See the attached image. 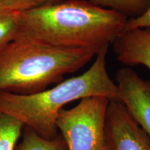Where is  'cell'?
<instances>
[{
    "label": "cell",
    "mask_w": 150,
    "mask_h": 150,
    "mask_svg": "<svg viewBox=\"0 0 150 150\" xmlns=\"http://www.w3.org/2000/svg\"><path fill=\"white\" fill-rule=\"evenodd\" d=\"M21 137L22 140L17 144L15 150H68L60 133L52 139H45L33 129L24 126Z\"/></svg>",
    "instance_id": "ba28073f"
},
{
    "label": "cell",
    "mask_w": 150,
    "mask_h": 150,
    "mask_svg": "<svg viewBox=\"0 0 150 150\" xmlns=\"http://www.w3.org/2000/svg\"><path fill=\"white\" fill-rule=\"evenodd\" d=\"M98 52L47 45L20 32L0 52V92L39 93L76 72Z\"/></svg>",
    "instance_id": "3957f363"
},
{
    "label": "cell",
    "mask_w": 150,
    "mask_h": 150,
    "mask_svg": "<svg viewBox=\"0 0 150 150\" xmlns=\"http://www.w3.org/2000/svg\"><path fill=\"white\" fill-rule=\"evenodd\" d=\"M24 127L14 117L0 113V150H15Z\"/></svg>",
    "instance_id": "30bf717a"
},
{
    "label": "cell",
    "mask_w": 150,
    "mask_h": 150,
    "mask_svg": "<svg viewBox=\"0 0 150 150\" xmlns=\"http://www.w3.org/2000/svg\"><path fill=\"white\" fill-rule=\"evenodd\" d=\"M108 48L97 53L91 67L83 74L51 88L31 95L0 92V113L14 117L45 139L55 138L59 133L56 120L65 105L93 96L118 99L117 85L107 71Z\"/></svg>",
    "instance_id": "7a4b0ae2"
},
{
    "label": "cell",
    "mask_w": 150,
    "mask_h": 150,
    "mask_svg": "<svg viewBox=\"0 0 150 150\" xmlns=\"http://www.w3.org/2000/svg\"><path fill=\"white\" fill-rule=\"evenodd\" d=\"M18 13L0 16V52L20 33Z\"/></svg>",
    "instance_id": "7c38bea8"
},
{
    "label": "cell",
    "mask_w": 150,
    "mask_h": 150,
    "mask_svg": "<svg viewBox=\"0 0 150 150\" xmlns=\"http://www.w3.org/2000/svg\"><path fill=\"white\" fill-rule=\"evenodd\" d=\"M128 18L88 0H64L18 15L20 32L56 47L99 52L125 31Z\"/></svg>",
    "instance_id": "6da1fadb"
},
{
    "label": "cell",
    "mask_w": 150,
    "mask_h": 150,
    "mask_svg": "<svg viewBox=\"0 0 150 150\" xmlns=\"http://www.w3.org/2000/svg\"><path fill=\"white\" fill-rule=\"evenodd\" d=\"M64 0H0V16L54 4Z\"/></svg>",
    "instance_id": "8fae6325"
},
{
    "label": "cell",
    "mask_w": 150,
    "mask_h": 150,
    "mask_svg": "<svg viewBox=\"0 0 150 150\" xmlns=\"http://www.w3.org/2000/svg\"><path fill=\"white\" fill-rule=\"evenodd\" d=\"M146 27H150V6L142 16L135 18L128 19L125 31Z\"/></svg>",
    "instance_id": "4fadbf2b"
},
{
    "label": "cell",
    "mask_w": 150,
    "mask_h": 150,
    "mask_svg": "<svg viewBox=\"0 0 150 150\" xmlns=\"http://www.w3.org/2000/svg\"><path fill=\"white\" fill-rule=\"evenodd\" d=\"M109 101L104 96L88 97L74 107L61 110L56 125L68 150H112L106 132Z\"/></svg>",
    "instance_id": "277c9868"
},
{
    "label": "cell",
    "mask_w": 150,
    "mask_h": 150,
    "mask_svg": "<svg viewBox=\"0 0 150 150\" xmlns=\"http://www.w3.org/2000/svg\"><path fill=\"white\" fill-rule=\"evenodd\" d=\"M99 6L124 15L129 18L142 16L150 6V0H88Z\"/></svg>",
    "instance_id": "9c48e42d"
},
{
    "label": "cell",
    "mask_w": 150,
    "mask_h": 150,
    "mask_svg": "<svg viewBox=\"0 0 150 150\" xmlns=\"http://www.w3.org/2000/svg\"><path fill=\"white\" fill-rule=\"evenodd\" d=\"M112 43L118 61L129 66L142 65L150 70V27L123 31Z\"/></svg>",
    "instance_id": "52a82bcc"
},
{
    "label": "cell",
    "mask_w": 150,
    "mask_h": 150,
    "mask_svg": "<svg viewBox=\"0 0 150 150\" xmlns=\"http://www.w3.org/2000/svg\"><path fill=\"white\" fill-rule=\"evenodd\" d=\"M106 132L112 150H150L147 134L118 99L108 103Z\"/></svg>",
    "instance_id": "5b68a950"
},
{
    "label": "cell",
    "mask_w": 150,
    "mask_h": 150,
    "mask_svg": "<svg viewBox=\"0 0 150 150\" xmlns=\"http://www.w3.org/2000/svg\"><path fill=\"white\" fill-rule=\"evenodd\" d=\"M118 100L150 139V81L142 79L129 67L116 73Z\"/></svg>",
    "instance_id": "8992f818"
}]
</instances>
